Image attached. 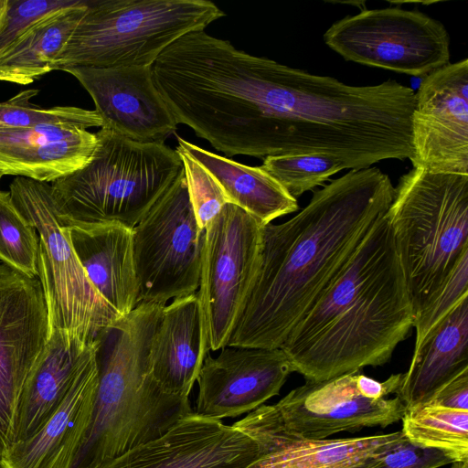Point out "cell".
Instances as JSON below:
<instances>
[{"label": "cell", "mask_w": 468, "mask_h": 468, "mask_svg": "<svg viewBox=\"0 0 468 468\" xmlns=\"http://www.w3.org/2000/svg\"><path fill=\"white\" fill-rule=\"evenodd\" d=\"M377 167L352 169L298 214L263 227L259 271L227 346L279 348L341 271L394 197Z\"/></svg>", "instance_id": "obj_1"}, {"label": "cell", "mask_w": 468, "mask_h": 468, "mask_svg": "<svg viewBox=\"0 0 468 468\" xmlns=\"http://www.w3.org/2000/svg\"><path fill=\"white\" fill-rule=\"evenodd\" d=\"M414 312L393 232L382 216L281 346L293 372L321 382L386 364Z\"/></svg>", "instance_id": "obj_2"}, {"label": "cell", "mask_w": 468, "mask_h": 468, "mask_svg": "<svg viewBox=\"0 0 468 468\" xmlns=\"http://www.w3.org/2000/svg\"><path fill=\"white\" fill-rule=\"evenodd\" d=\"M164 304L141 303L95 338L98 385L82 446L70 468H95L153 441L193 412L149 372L151 340Z\"/></svg>", "instance_id": "obj_3"}, {"label": "cell", "mask_w": 468, "mask_h": 468, "mask_svg": "<svg viewBox=\"0 0 468 468\" xmlns=\"http://www.w3.org/2000/svg\"><path fill=\"white\" fill-rule=\"evenodd\" d=\"M90 160L51 184L61 226L133 229L183 170L176 150L101 127Z\"/></svg>", "instance_id": "obj_4"}, {"label": "cell", "mask_w": 468, "mask_h": 468, "mask_svg": "<svg viewBox=\"0 0 468 468\" xmlns=\"http://www.w3.org/2000/svg\"><path fill=\"white\" fill-rule=\"evenodd\" d=\"M387 211L414 318L468 254V176L412 168Z\"/></svg>", "instance_id": "obj_5"}, {"label": "cell", "mask_w": 468, "mask_h": 468, "mask_svg": "<svg viewBox=\"0 0 468 468\" xmlns=\"http://www.w3.org/2000/svg\"><path fill=\"white\" fill-rule=\"evenodd\" d=\"M224 16L207 0H87L51 69L153 66L178 38Z\"/></svg>", "instance_id": "obj_6"}, {"label": "cell", "mask_w": 468, "mask_h": 468, "mask_svg": "<svg viewBox=\"0 0 468 468\" xmlns=\"http://www.w3.org/2000/svg\"><path fill=\"white\" fill-rule=\"evenodd\" d=\"M12 200L33 225L39 239L38 280L45 295L51 330L68 332L84 344L120 316L89 280L61 226L51 185L16 176Z\"/></svg>", "instance_id": "obj_7"}, {"label": "cell", "mask_w": 468, "mask_h": 468, "mask_svg": "<svg viewBox=\"0 0 468 468\" xmlns=\"http://www.w3.org/2000/svg\"><path fill=\"white\" fill-rule=\"evenodd\" d=\"M205 234L197 225L183 168L133 229L139 303L165 305L198 290Z\"/></svg>", "instance_id": "obj_8"}, {"label": "cell", "mask_w": 468, "mask_h": 468, "mask_svg": "<svg viewBox=\"0 0 468 468\" xmlns=\"http://www.w3.org/2000/svg\"><path fill=\"white\" fill-rule=\"evenodd\" d=\"M263 227L228 203L206 229L197 292L208 352L228 345L245 308L260 268Z\"/></svg>", "instance_id": "obj_9"}, {"label": "cell", "mask_w": 468, "mask_h": 468, "mask_svg": "<svg viewBox=\"0 0 468 468\" xmlns=\"http://www.w3.org/2000/svg\"><path fill=\"white\" fill-rule=\"evenodd\" d=\"M325 44L346 60L425 77L450 63V36L419 10L364 9L335 22Z\"/></svg>", "instance_id": "obj_10"}, {"label": "cell", "mask_w": 468, "mask_h": 468, "mask_svg": "<svg viewBox=\"0 0 468 468\" xmlns=\"http://www.w3.org/2000/svg\"><path fill=\"white\" fill-rule=\"evenodd\" d=\"M50 336L38 278L0 264V456L13 441L25 381Z\"/></svg>", "instance_id": "obj_11"}, {"label": "cell", "mask_w": 468, "mask_h": 468, "mask_svg": "<svg viewBox=\"0 0 468 468\" xmlns=\"http://www.w3.org/2000/svg\"><path fill=\"white\" fill-rule=\"evenodd\" d=\"M414 168L468 176V59L426 75L411 116Z\"/></svg>", "instance_id": "obj_12"}, {"label": "cell", "mask_w": 468, "mask_h": 468, "mask_svg": "<svg viewBox=\"0 0 468 468\" xmlns=\"http://www.w3.org/2000/svg\"><path fill=\"white\" fill-rule=\"evenodd\" d=\"M356 372L321 382L306 380L271 405L272 411L288 432L312 440L400 420L406 410L400 399L364 398L356 386Z\"/></svg>", "instance_id": "obj_13"}, {"label": "cell", "mask_w": 468, "mask_h": 468, "mask_svg": "<svg viewBox=\"0 0 468 468\" xmlns=\"http://www.w3.org/2000/svg\"><path fill=\"white\" fill-rule=\"evenodd\" d=\"M205 356L199 375L196 414L212 420L250 412L278 395L293 372L284 351L226 346Z\"/></svg>", "instance_id": "obj_14"}, {"label": "cell", "mask_w": 468, "mask_h": 468, "mask_svg": "<svg viewBox=\"0 0 468 468\" xmlns=\"http://www.w3.org/2000/svg\"><path fill=\"white\" fill-rule=\"evenodd\" d=\"M64 71L89 92L101 127L140 143L165 144L175 133L177 123L155 87L152 66L72 67Z\"/></svg>", "instance_id": "obj_15"}, {"label": "cell", "mask_w": 468, "mask_h": 468, "mask_svg": "<svg viewBox=\"0 0 468 468\" xmlns=\"http://www.w3.org/2000/svg\"><path fill=\"white\" fill-rule=\"evenodd\" d=\"M258 457L248 435L193 411L162 436L95 468H249Z\"/></svg>", "instance_id": "obj_16"}, {"label": "cell", "mask_w": 468, "mask_h": 468, "mask_svg": "<svg viewBox=\"0 0 468 468\" xmlns=\"http://www.w3.org/2000/svg\"><path fill=\"white\" fill-rule=\"evenodd\" d=\"M234 428L258 446L249 468H352L401 440V431L346 439H305L288 432L271 405H261L236 421Z\"/></svg>", "instance_id": "obj_17"}, {"label": "cell", "mask_w": 468, "mask_h": 468, "mask_svg": "<svg viewBox=\"0 0 468 468\" xmlns=\"http://www.w3.org/2000/svg\"><path fill=\"white\" fill-rule=\"evenodd\" d=\"M97 385L93 342L61 404L30 437L4 450L0 468H70L90 424Z\"/></svg>", "instance_id": "obj_18"}, {"label": "cell", "mask_w": 468, "mask_h": 468, "mask_svg": "<svg viewBox=\"0 0 468 468\" xmlns=\"http://www.w3.org/2000/svg\"><path fill=\"white\" fill-rule=\"evenodd\" d=\"M96 133L68 124L0 129V180L5 176L53 183L91 158Z\"/></svg>", "instance_id": "obj_19"}, {"label": "cell", "mask_w": 468, "mask_h": 468, "mask_svg": "<svg viewBox=\"0 0 468 468\" xmlns=\"http://www.w3.org/2000/svg\"><path fill=\"white\" fill-rule=\"evenodd\" d=\"M207 353L197 292L165 304L148 355L150 375L160 388L188 399Z\"/></svg>", "instance_id": "obj_20"}, {"label": "cell", "mask_w": 468, "mask_h": 468, "mask_svg": "<svg viewBox=\"0 0 468 468\" xmlns=\"http://www.w3.org/2000/svg\"><path fill=\"white\" fill-rule=\"evenodd\" d=\"M70 244L98 293L123 316L139 303L133 229L117 224L67 226Z\"/></svg>", "instance_id": "obj_21"}, {"label": "cell", "mask_w": 468, "mask_h": 468, "mask_svg": "<svg viewBox=\"0 0 468 468\" xmlns=\"http://www.w3.org/2000/svg\"><path fill=\"white\" fill-rule=\"evenodd\" d=\"M93 342L87 345L68 332L51 330L44 350L23 386L12 443L30 437L56 411L89 356Z\"/></svg>", "instance_id": "obj_22"}, {"label": "cell", "mask_w": 468, "mask_h": 468, "mask_svg": "<svg viewBox=\"0 0 468 468\" xmlns=\"http://www.w3.org/2000/svg\"><path fill=\"white\" fill-rule=\"evenodd\" d=\"M468 370V296L463 297L414 347L397 397L406 409L428 402Z\"/></svg>", "instance_id": "obj_23"}, {"label": "cell", "mask_w": 468, "mask_h": 468, "mask_svg": "<svg viewBox=\"0 0 468 468\" xmlns=\"http://www.w3.org/2000/svg\"><path fill=\"white\" fill-rule=\"evenodd\" d=\"M177 147L200 163L219 184L229 202L262 225L295 212L297 200L261 166H250L205 150L176 135Z\"/></svg>", "instance_id": "obj_24"}, {"label": "cell", "mask_w": 468, "mask_h": 468, "mask_svg": "<svg viewBox=\"0 0 468 468\" xmlns=\"http://www.w3.org/2000/svg\"><path fill=\"white\" fill-rule=\"evenodd\" d=\"M87 9V0L51 13L24 30L0 51V81L27 85L52 71Z\"/></svg>", "instance_id": "obj_25"}, {"label": "cell", "mask_w": 468, "mask_h": 468, "mask_svg": "<svg viewBox=\"0 0 468 468\" xmlns=\"http://www.w3.org/2000/svg\"><path fill=\"white\" fill-rule=\"evenodd\" d=\"M402 433L413 444L438 450L453 462L468 461V410L431 404L406 409Z\"/></svg>", "instance_id": "obj_26"}, {"label": "cell", "mask_w": 468, "mask_h": 468, "mask_svg": "<svg viewBox=\"0 0 468 468\" xmlns=\"http://www.w3.org/2000/svg\"><path fill=\"white\" fill-rule=\"evenodd\" d=\"M39 239L33 225L0 190V261L30 278L38 277Z\"/></svg>", "instance_id": "obj_27"}, {"label": "cell", "mask_w": 468, "mask_h": 468, "mask_svg": "<svg viewBox=\"0 0 468 468\" xmlns=\"http://www.w3.org/2000/svg\"><path fill=\"white\" fill-rule=\"evenodd\" d=\"M37 90H25L0 102V129L31 128L41 124H68L88 130L101 127L102 120L95 110L74 106L42 108L31 103Z\"/></svg>", "instance_id": "obj_28"}, {"label": "cell", "mask_w": 468, "mask_h": 468, "mask_svg": "<svg viewBox=\"0 0 468 468\" xmlns=\"http://www.w3.org/2000/svg\"><path fill=\"white\" fill-rule=\"evenodd\" d=\"M261 167L295 199L346 169L338 159L318 154L269 156Z\"/></svg>", "instance_id": "obj_29"}, {"label": "cell", "mask_w": 468, "mask_h": 468, "mask_svg": "<svg viewBox=\"0 0 468 468\" xmlns=\"http://www.w3.org/2000/svg\"><path fill=\"white\" fill-rule=\"evenodd\" d=\"M184 168L190 203L198 227L206 231L229 202L211 174L195 158L176 147Z\"/></svg>", "instance_id": "obj_30"}, {"label": "cell", "mask_w": 468, "mask_h": 468, "mask_svg": "<svg viewBox=\"0 0 468 468\" xmlns=\"http://www.w3.org/2000/svg\"><path fill=\"white\" fill-rule=\"evenodd\" d=\"M465 296H468V254L457 265L439 294L415 316L414 347Z\"/></svg>", "instance_id": "obj_31"}, {"label": "cell", "mask_w": 468, "mask_h": 468, "mask_svg": "<svg viewBox=\"0 0 468 468\" xmlns=\"http://www.w3.org/2000/svg\"><path fill=\"white\" fill-rule=\"evenodd\" d=\"M452 463L443 452L418 446L403 437L352 468H439Z\"/></svg>", "instance_id": "obj_32"}, {"label": "cell", "mask_w": 468, "mask_h": 468, "mask_svg": "<svg viewBox=\"0 0 468 468\" xmlns=\"http://www.w3.org/2000/svg\"><path fill=\"white\" fill-rule=\"evenodd\" d=\"M80 2V0H7L5 17L0 29V51L37 21Z\"/></svg>", "instance_id": "obj_33"}, {"label": "cell", "mask_w": 468, "mask_h": 468, "mask_svg": "<svg viewBox=\"0 0 468 468\" xmlns=\"http://www.w3.org/2000/svg\"><path fill=\"white\" fill-rule=\"evenodd\" d=\"M428 402L444 408L468 410V370L444 385Z\"/></svg>", "instance_id": "obj_34"}, {"label": "cell", "mask_w": 468, "mask_h": 468, "mask_svg": "<svg viewBox=\"0 0 468 468\" xmlns=\"http://www.w3.org/2000/svg\"><path fill=\"white\" fill-rule=\"evenodd\" d=\"M403 373L393 374L385 381H378L359 371L356 373V386L361 396L366 399L378 400L386 399L392 393H397L400 387Z\"/></svg>", "instance_id": "obj_35"}, {"label": "cell", "mask_w": 468, "mask_h": 468, "mask_svg": "<svg viewBox=\"0 0 468 468\" xmlns=\"http://www.w3.org/2000/svg\"><path fill=\"white\" fill-rule=\"evenodd\" d=\"M7 10V0H0V29L3 27Z\"/></svg>", "instance_id": "obj_36"}, {"label": "cell", "mask_w": 468, "mask_h": 468, "mask_svg": "<svg viewBox=\"0 0 468 468\" xmlns=\"http://www.w3.org/2000/svg\"><path fill=\"white\" fill-rule=\"evenodd\" d=\"M451 468H468V461L453 462Z\"/></svg>", "instance_id": "obj_37"}]
</instances>
